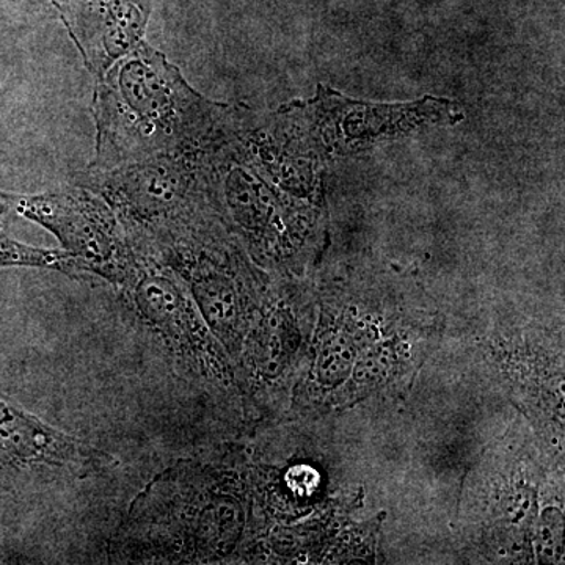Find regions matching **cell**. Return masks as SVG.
Here are the masks:
<instances>
[{
	"instance_id": "5b68a950",
	"label": "cell",
	"mask_w": 565,
	"mask_h": 565,
	"mask_svg": "<svg viewBox=\"0 0 565 565\" xmlns=\"http://www.w3.org/2000/svg\"><path fill=\"white\" fill-rule=\"evenodd\" d=\"M356 348L348 333H333L319 348L316 377L323 386L343 384L355 366Z\"/></svg>"
},
{
	"instance_id": "ba28073f",
	"label": "cell",
	"mask_w": 565,
	"mask_h": 565,
	"mask_svg": "<svg viewBox=\"0 0 565 565\" xmlns=\"http://www.w3.org/2000/svg\"><path fill=\"white\" fill-rule=\"evenodd\" d=\"M553 522L550 520V512L545 515L544 525L541 527V544L544 548H553V546L561 545V537H563V519L561 514L553 516Z\"/></svg>"
},
{
	"instance_id": "8992f818",
	"label": "cell",
	"mask_w": 565,
	"mask_h": 565,
	"mask_svg": "<svg viewBox=\"0 0 565 565\" xmlns=\"http://www.w3.org/2000/svg\"><path fill=\"white\" fill-rule=\"evenodd\" d=\"M289 332L291 329L281 313L274 315L263 327L255 348L256 364L263 374H277L285 364L292 351V337Z\"/></svg>"
},
{
	"instance_id": "9c48e42d",
	"label": "cell",
	"mask_w": 565,
	"mask_h": 565,
	"mask_svg": "<svg viewBox=\"0 0 565 565\" xmlns=\"http://www.w3.org/2000/svg\"><path fill=\"white\" fill-rule=\"evenodd\" d=\"M3 210H6V206H3L2 203H0V214H2Z\"/></svg>"
},
{
	"instance_id": "277c9868",
	"label": "cell",
	"mask_w": 565,
	"mask_h": 565,
	"mask_svg": "<svg viewBox=\"0 0 565 565\" xmlns=\"http://www.w3.org/2000/svg\"><path fill=\"white\" fill-rule=\"evenodd\" d=\"M0 452L28 462L62 463L74 455L68 437L0 401Z\"/></svg>"
},
{
	"instance_id": "7a4b0ae2",
	"label": "cell",
	"mask_w": 565,
	"mask_h": 565,
	"mask_svg": "<svg viewBox=\"0 0 565 565\" xmlns=\"http://www.w3.org/2000/svg\"><path fill=\"white\" fill-rule=\"evenodd\" d=\"M221 143L158 152L103 172L92 170L85 188L102 195L134 236L169 247L199 226L196 221L211 202L210 156Z\"/></svg>"
},
{
	"instance_id": "52a82bcc",
	"label": "cell",
	"mask_w": 565,
	"mask_h": 565,
	"mask_svg": "<svg viewBox=\"0 0 565 565\" xmlns=\"http://www.w3.org/2000/svg\"><path fill=\"white\" fill-rule=\"evenodd\" d=\"M32 266L47 269L65 270L81 269V264L66 250H44L29 247L0 236V267Z\"/></svg>"
},
{
	"instance_id": "3957f363",
	"label": "cell",
	"mask_w": 565,
	"mask_h": 565,
	"mask_svg": "<svg viewBox=\"0 0 565 565\" xmlns=\"http://www.w3.org/2000/svg\"><path fill=\"white\" fill-rule=\"evenodd\" d=\"M0 199L50 230L79 262L82 270H92L115 282H128L132 277L139 263L121 222L106 200L92 189L73 188L35 196L0 193Z\"/></svg>"
},
{
	"instance_id": "6da1fadb",
	"label": "cell",
	"mask_w": 565,
	"mask_h": 565,
	"mask_svg": "<svg viewBox=\"0 0 565 565\" xmlns=\"http://www.w3.org/2000/svg\"><path fill=\"white\" fill-rule=\"evenodd\" d=\"M92 111L90 170L103 172L158 152L221 143L232 110L203 98L162 52L141 41L99 76Z\"/></svg>"
}]
</instances>
